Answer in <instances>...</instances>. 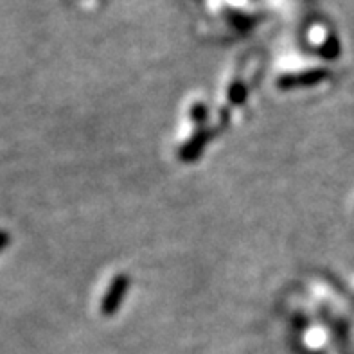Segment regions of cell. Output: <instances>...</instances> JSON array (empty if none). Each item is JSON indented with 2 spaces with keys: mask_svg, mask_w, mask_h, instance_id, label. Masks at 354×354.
<instances>
[{
  "mask_svg": "<svg viewBox=\"0 0 354 354\" xmlns=\"http://www.w3.org/2000/svg\"><path fill=\"white\" fill-rule=\"evenodd\" d=\"M191 117H193V121L196 122L198 126L203 124V122H205V119H207V108H205V104H202V103L194 104L193 110H191Z\"/></svg>",
  "mask_w": 354,
  "mask_h": 354,
  "instance_id": "8992f818",
  "label": "cell"
},
{
  "mask_svg": "<svg viewBox=\"0 0 354 354\" xmlns=\"http://www.w3.org/2000/svg\"><path fill=\"white\" fill-rule=\"evenodd\" d=\"M128 290H130V277L122 274L115 275L112 284L108 286L106 293H104L103 302H101V311H103V315H106V317L115 315Z\"/></svg>",
  "mask_w": 354,
  "mask_h": 354,
  "instance_id": "6da1fadb",
  "label": "cell"
},
{
  "mask_svg": "<svg viewBox=\"0 0 354 354\" xmlns=\"http://www.w3.org/2000/svg\"><path fill=\"white\" fill-rule=\"evenodd\" d=\"M320 54H322L324 58L329 59L338 58V54H340V41L335 36H328L326 41L322 44V47H320Z\"/></svg>",
  "mask_w": 354,
  "mask_h": 354,
  "instance_id": "277c9868",
  "label": "cell"
},
{
  "mask_svg": "<svg viewBox=\"0 0 354 354\" xmlns=\"http://www.w3.org/2000/svg\"><path fill=\"white\" fill-rule=\"evenodd\" d=\"M209 135H211L209 131L200 128V130L191 137V140L182 146V149H180V158L185 162H191L194 160V158L200 157V153H202V149L205 148L207 140H209Z\"/></svg>",
  "mask_w": 354,
  "mask_h": 354,
  "instance_id": "3957f363",
  "label": "cell"
},
{
  "mask_svg": "<svg viewBox=\"0 0 354 354\" xmlns=\"http://www.w3.org/2000/svg\"><path fill=\"white\" fill-rule=\"evenodd\" d=\"M229 99L232 104H241L247 99V86H245V83H241V81L232 83L229 90Z\"/></svg>",
  "mask_w": 354,
  "mask_h": 354,
  "instance_id": "5b68a950",
  "label": "cell"
},
{
  "mask_svg": "<svg viewBox=\"0 0 354 354\" xmlns=\"http://www.w3.org/2000/svg\"><path fill=\"white\" fill-rule=\"evenodd\" d=\"M328 77V71L324 68H315V71H306L301 74H288L281 76L277 81L279 88H299V86H313L322 83Z\"/></svg>",
  "mask_w": 354,
  "mask_h": 354,
  "instance_id": "7a4b0ae2",
  "label": "cell"
}]
</instances>
